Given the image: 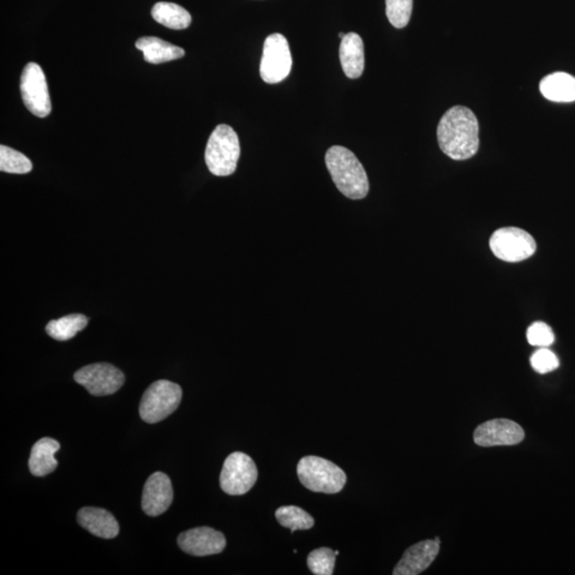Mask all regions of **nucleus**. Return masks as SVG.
I'll list each match as a JSON object with an SVG mask.
<instances>
[{
    "label": "nucleus",
    "instance_id": "26",
    "mask_svg": "<svg viewBox=\"0 0 575 575\" xmlns=\"http://www.w3.org/2000/svg\"><path fill=\"white\" fill-rule=\"evenodd\" d=\"M526 338L533 346L549 347L554 344L555 335L549 325L543 322H535L527 329Z\"/></svg>",
    "mask_w": 575,
    "mask_h": 575
},
{
    "label": "nucleus",
    "instance_id": "2",
    "mask_svg": "<svg viewBox=\"0 0 575 575\" xmlns=\"http://www.w3.org/2000/svg\"><path fill=\"white\" fill-rule=\"evenodd\" d=\"M325 163L335 187L347 199L363 200L368 195L370 184L367 173L350 149L343 146L329 148Z\"/></svg>",
    "mask_w": 575,
    "mask_h": 575
},
{
    "label": "nucleus",
    "instance_id": "14",
    "mask_svg": "<svg viewBox=\"0 0 575 575\" xmlns=\"http://www.w3.org/2000/svg\"><path fill=\"white\" fill-rule=\"evenodd\" d=\"M440 550V543L434 541H424L413 544L394 568V575H418L427 570L433 564Z\"/></svg>",
    "mask_w": 575,
    "mask_h": 575
},
{
    "label": "nucleus",
    "instance_id": "17",
    "mask_svg": "<svg viewBox=\"0 0 575 575\" xmlns=\"http://www.w3.org/2000/svg\"><path fill=\"white\" fill-rule=\"evenodd\" d=\"M60 443L52 438H42L34 443L29 457V469L34 476L42 477L56 470L58 460L55 454Z\"/></svg>",
    "mask_w": 575,
    "mask_h": 575
},
{
    "label": "nucleus",
    "instance_id": "1",
    "mask_svg": "<svg viewBox=\"0 0 575 575\" xmlns=\"http://www.w3.org/2000/svg\"><path fill=\"white\" fill-rule=\"evenodd\" d=\"M477 118L469 108L455 106L442 116L437 137L441 151L453 160H468L479 147Z\"/></svg>",
    "mask_w": 575,
    "mask_h": 575
},
{
    "label": "nucleus",
    "instance_id": "20",
    "mask_svg": "<svg viewBox=\"0 0 575 575\" xmlns=\"http://www.w3.org/2000/svg\"><path fill=\"white\" fill-rule=\"evenodd\" d=\"M152 16L166 28L183 30L191 25L192 17L187 10L177 4L161 2L154 5Z\"/></svg>",
    "mask_w": 575,
    "mask_h": 575
},
{
    "label": "nucleus",
    "instance_id": "11",
    "mask_svg": "<svg viewBox=\"0 0 575 575\" xmlns=\"http://www.w3.org/2000/svg\"><path fill=\"white\" fill-rule=\"evenodd\" d=\"M524 436L523 429L508 419L485 422L479 425L473 435L476 445L485 448L518 445Z\"/></svg>",
    "mask_w": 575,
    "mask_h": 575
},
{
    "label": "nucleus",
    "instance_id": "6",
    "mask_svg": "<svg viewBox=\"0 0 575 575\" xmlns=\"http://www.w3.org/2000/svg\"><path fill=\"white\" fill-rule=\"evenodd\" d=\"M490 250L496 259L506 262H520L535 254L537 244L529 232L517 227H504L490 238Z\"/></svg>",
    "mask_w": 575,
    "mask_h": 575
},
{
    "label": "nucleus",
    "instance_id": "29",
    "mask_svg": "<svg viewBox=\"0 0 575 575\" xmlns=\"http://www.w3.org/2000/svg\"><path fill=\"white\" fill-rule=\"evenodd\" d=\"M435 541H436L437 542H438V543H441L440 539H439L438 537H436V538H435Z\"/></svg>",
    "mask_w": 575,
    "mask_h": 575
},
{
    "label": "nucleus",
    "instance_id": "18",
    "mask_svg": "<svg viewBox=\"0 0 575 575\" xmlns=\"http://www.w3.org/2000/svg\"><path fill=\"white\" fill-rule=\"evenodd\" d=\"M136 47L141 51L144 60L151 64H161L184 57L182 47L173 45L156 37H143L136 42Z\"/></svg>",
    "mask_w": 575,
    "mask_h": 575
},
{
    "label": "nucleus",
    "instance_id": "22",
    "mask_svg": "<svg viewBox=\"0 0 575 575\" xmlns=\"http://www.w3.org/2000/svg\"><path fill=\"white\" fill-rule=\"evenodd\" d=\"M275 514L279 524L290 529L291 533L309 530L315 525V519L297 506H281Z\"/></svg>",
    "mask_w": 575,
    "mask_h": 575
},
{
    "label": "nucleus",
    "instance_id": "5",
    "mask_svg": "<svg viewBox=\"0 0 575 575\" xmlns=\"http://www.w3.org/2000/svg\"><path fill=\"white\" fill-rule=\"evenodd\" d=\"M183 399L181 386L170 381H157L144 392L140 416L144 422L154 424L165 420L176 411Z\"/></svg>",
    "mask_w": 575,
    "mask_h": 575
},
{
    "label": "nucleus",
    "instance_id": "8",
    "mask_svg": "<svg viewBox=\"0 0 575 575\" xmlns=\"http://www.w3.org/2000/svg\"><path fill=\"white\" fill-rule=\"evenodd\" d=\"M292 69V56L289 43L283 34L269 35L263 45L260 62L262 80L274 85L286 80Z\"/></svg>",
    "mask_w": 575,
    "mask_h": 575
},
{
    "label": "nucleus",
    "instance_id": "25",
    "mask_svg": "<svg viewBox=\"0 0 575 575\" xmlns=\"http://www.w3.org/2000/svg\"><path fill=\"white\" fill-rule=\"evenodd\" d=\"M413 0H386V14L395 28L409 25L412 12Z\"/></svg>",
    "mask_w": 575,
    "mask_h": 575
},
{
    "label": "nucleus",
    "instance_id": "3",
    "mask_svg": "<svg viewBox=\"0 0 575 575\" xmlns=\"http://www.w3.org/2000/svg\"><path fill=\"white\" fill-rule=\"evenodd\" d=\"M240 142L236 131L231 126L221 124L209 137L205 161L213 175L230 176L237 170L240 158Z\"/></svg>",
    "mask_w": 575,
    "mask_h": 575
},
{
    "label": "nucleus",
    "instance_id": "13",
    "mask_svg": "<svg viewBox=\"0 0 575 575\" xmlns=\"http://www.w3.org/2000/svg\"><path fill=\"white\" fill-rule=\"evenodd\" d=\"M174 499L172 482L163 472H156L147 478L142 495L143 512L157 517L167 511Z\"/></svg>",
    "mask_w": 575,
    "mask_h": 575
},
{
    "label": "nucleus",
    "instance_id": "12",
    "mask_svg": "<svg viewBox=\"0 0 575 575\" xmlns=\"http://www.w3.org/2000/svg\"><path fill=\"white\" fill-rule=\"evenodd\" d=\"M184 552L193 556H209L223 552L226 538L212 527H195L182 533L177 539Z\"/></svg>",
    "mask_w": 575,
    "mask_h": 575
},
{
    "label": "nucleus",
    "instance_id": "4",
    "mask_svg": "<svg viewBox=\"0 0 575 575\" xmlns=\"http://www.w3.org/2000/svg\"><path fill=\"white\" fill-rule=\"evenodd\" d=\"M299 481L314 493L334 495L340 493L346 484L344 471L332 461L317 457H306L297 465Z\"/></svg>",
    "mask_w": 575,
    "mask_h": 575
},
{
    "label": "nucleus",
    "instance_id": "21",
    "mask_svg": "<svg viewBox=\"0 0 575 575\" xmlns=\"http://www.w3.org/2000/svg\"><path fill=\"white\" fill-rule=\"evenodd\" d=\"M89 319L80 314L69 315L52 320L46 326V333L58 341H68L74 338L77 333L85 329Z\"/></svg>",
    "mask_w": 575,
    "mask_h": 575
},
{
    "label": "nucleus",
    "instance_id": "10",
    "mask_svg": "<svg viewBox=\"0 0 575 575\" xmlns=\"http://www.w3.org/2000/svg\"><path fill=\"white\" fill-rule=\"evenodd\" d=\"M74 380L94 397H105L116 393L122 388L125 375L115 365L103 363L89 364L78 370Z\"/></svg>",
    "mask_w": 575,
    "mask_h": 575
},
{
    "label": "nucleus",
    "instance_id": "23",
    "mask_svg": "<svg viewBox=\"0 0 575 575\" xmlns=\"http://www.w3.org/2000/svg\"><path fill=\"white\" fill-rule=\"evenodd\" d=\"M0 170L11 174H27L33 171V164L25 155L15 149L0 146Z\"/></svg>",
    "mask_w": 575,
    "mask_h": 575
},
{
    "label": "nucleus",
    "instance_id": "28",
    "mask_svg": "<svg viewBox=\"0 0 575 575\" xmlns=\"http://www.w3.org/2000/svg\"><path fill=\"white\" fill-rule=\"evenodd\" d=\"M344 37H345L344 33H339V38L340 39H344Z\"/></svg>",
    "mask_w": 575,
    "mask_h": 575
},
{
    "label": "nucleus",
    "instance_id": "15",
    "mask_svg": "<svg viewBox=\"0 0 575 575\" xmlns=\"http://www.w3.org/2000/svg\"><path fill=\"white\" fill-rule=\"evenodd\" d=\"M78 523L96 537L104 539L116 538L119 533V525L113 514L106 509L83 507L77 514Z\"/></svg>",
    "mask_w": 575,
    "mask_h": 575
},
{
    "label": "nucleus",
    "instance_id": "16",
    "mask_svg": "<svg viewBox=\"0 0 575 575\" xmlns=\"http://www.w3.org/2000/svg\"><path fill=\"white\" fill-rule=\"evenodd\" d=\"M340 62L346 77L356 80L364 70V46L361 37L355 33L345 34L340 44Z\"/></svg>",
    "mask_w": 575,
    "mask_h": 575
},
{
    "label": "nucleus",
    "instance_id": "7",
    "mask_svg": "<svg viewBox=\"0 0 575 575\" xmlns=\"http://www.w3.org/2000/svg\"><path fill=\"white\" fill-rule=\"evenodd\" d=\"M259 470L249 455L235 452L224 461L220 476L222 490L230 495H242L253 488Z\"/></svg>",
    "mask_w": 575,
    "mask_h": 575
},
{
    "label": "nucleus",
    "instance_id": "27",
    "mask_svg": "<svg viewBox=\"0 0 575 575\" xmlns=\"http://www.w3.org/2000/svg\"><path fill=\"white\" fill-rule=\"evenodd\" d=\"M531 364L536 372L547 374L560 367V361L552 351L542 347L531 357Z\"/></svg>",
    "mask_w": 575,
    "mask_h": 575
},
{
    "label": "nucleus",
    "instance_id": "9",
    "mask_svg": "<svg viewBox=\"0 0 575 575\" xmlns=\"http://www.w3.org/2000/svg\"><path fill=\"white\" fill-rule=\"evenodd\" d=\"M21 94L24 104L33 116L43 118L51 115L52 101L46 77L39 64L30 62L23 70Z\"/></svg>",
    "mask_w": 575,
    "mask_h": 575
},
{
    "label": "nucleus",
    "instance_id": "24",
    "mask_svg": "<svg viewBox=\"0 0 575 575\" xmlns=\"http://www.w3.org/2000/svg\"><path fill=\"white\" fill-rule=\"evenodd\" d=\"M335 551L320 548L308 555L307 564L310 571L316 575H332L335 564Z\"/></svg>",
    "mask_w": 575,
    "mask_h": 575
},
{
    "label": "nucleus",
    "instance_id": "19",
    "mask_svg": "<svg viewBox=\"0 0 575 575\" xmlns=\"http://www.w3.org/2000/svg\"><path fill=\"white\" fill-rule=\"evenodd\" d=\"M539 89L544 99L554 103L575 101V77L562 71L544 77Z\"/></svg>",
    "mask_w": 575,
    "mask_h": 575
}]
</instances>
